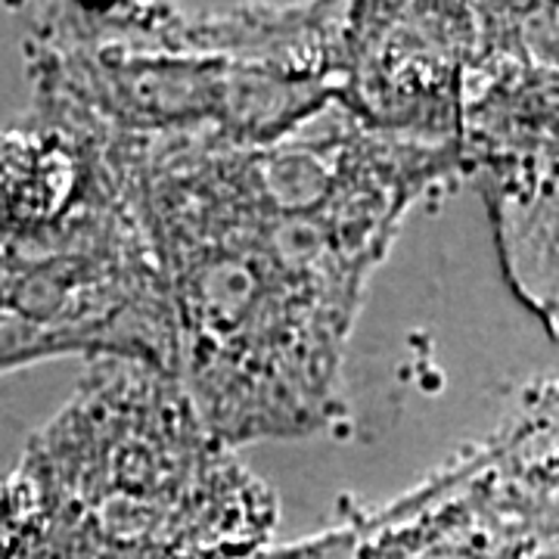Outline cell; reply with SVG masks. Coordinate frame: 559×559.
Listing matches in <instances>:
<instances>
[{"instance_id": "obj_1", "label": "cell", "mask_w": 559, "mask_h": 559, "mask_svg": "<svg viewBox=\"0 0 559 559\" xmlns=\"http://www.w3.org/2000/svg\"><path fill=\"white\" fill-rule=\"evenodd\" d=\"M72 187V162L40 140H0V215L38 218Z\"/></svg>"}]
</instances>
